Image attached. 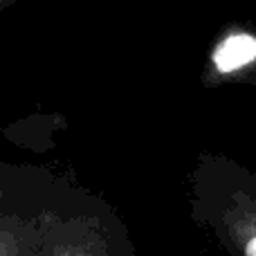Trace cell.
I'll use <instances>...</instances> for the list:
<instances>
[{"mask_svg": "<svg viewBox=\"0 0 256 256\" xmlns=\"http://www.w3.org/2000/svg\"><path fill=\"white\" fill-rule=\"evenodd\" d=\"M256 68V36L248 32L227 34L214 48L209 70L216 76H236Z\"/></svg>", "mask_w": 256, "mask_h": 256, "instance_id": "6da1fadb", "label": "cell"}, {"mask_svg": "<svg viewBox=\"0 0 256 256\" xmlns=\"http://www.w3.org/2000/svg\"><path fill=\"white\" fill-rule=\"evenodd\" d=\"M236 225V240L240 245L243 256H256V212L250 207L240 209L234 218Z\"/></svg>", "mask_w": 256, "mask_h": 256, "instance_id": "7a4b0ae2", "label": "cell"}, {"mask_svg": "<svg viewBox=\"0 0 256 256\" xmlns=\"http://www.w3.org/2000/svg\"><path fill=\"white\" fill-rule=\"evenodd\" d=\"M14 2H18V0H0V12H7Z\"/></svg>", "mask_w": 256, "mask_h": 256, "instance_id": "3957f363", "label": "cell"}]
</instances>
